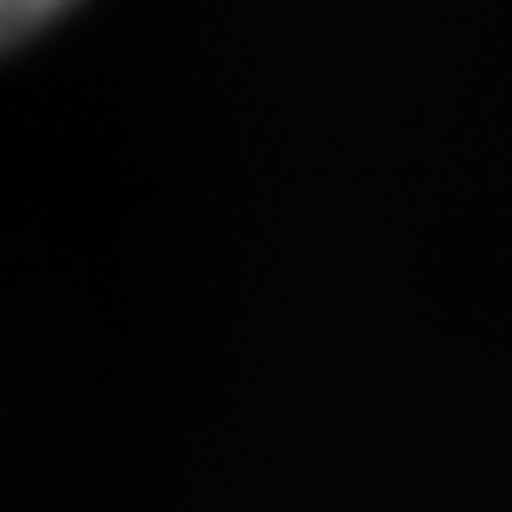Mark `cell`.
I'll list each match as a JSON object with an SVG mask.
<instances>
[{
  "mask_svg": "<svg viewBox=\"0 0 512 512\" xmlns=\"http://www.w3.org/2000/svg\"><path fill=\"white\" fill-rule=\"evenodd\" d=\"M53 16H58V6H42V0H0V48L21 42L32 27H42Z\"/></svg>",
  "mask_w": 512,
  "mask_h": 512,
  "instance_id": "6da1fadb",
  "label": "cell"
}]
</instances>
